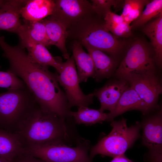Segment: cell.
I'll list each match as a JSON object with an SVG mask.
<instances>
[{
    "label": "cell",
    "mask_w": 162,
    "mask_h": 162,
    "mask_svg": "<svg viewBox=\"0 0 162 162\" xmlns=\"http://www.w3.org/2000/svg\"><path fill=\"white\" fill-rule=\"evenodd\" d=\"M0 46L9 62L8 71L21 79L40 108L63 120L70 118L68 100L55 73L50 72L48 66L31 61L23 49L9 45L4 38H0Z\"/></svg>",
    "instance_id": "cell-1"
},
{
    "label": "cell",
    "mask_w": 162,
    "mask_h": 162,
    "mask_svg": "<svg viewBox=\"0 0 162 162\" xmlns=\"http://www.w3.org/2000/svg\"><path fill=\"white\" fill-rule=\"evenodd\" d=\"M70 120L62 119L39 106L20 125L15 134L25 149L53 142L76 145L81 137L75 136Z\"/></svg>",
    "instance_id": "cell-2"
},
{
    "label": "cell",
    "mask_w": 162,
    "mask_h": 162,
    "mask_svg": "<svg viewBox=\"0 0 162 162\" xmlns=\"http://www.w3.org/2000/svg\"><path fill=\"white\" fill-rule=\"evenodd\" d=\"M39 106L27 87L0 93V129L15 134Z\"/></svg>",
    "instance_id": "cell-3"
},
{
    "label": "cell",
    "mask_w": 162,
    "mask_h": 162,
    "mask_svg": "<svg viewBox=\"0 0 162 162\" xmlns=\"http://www.w3.org/2000/svg\"><path fill=\"white\" fill-rule=\"evenodd\" d=\"M67 32L68 36L76 38L85 47L98 50L113 57L122 47L121 43L105 28L104 23L98 22L92 16L73 25Z\"/></svg>",
    "instance_id": "cell-4"
},
{
    "label": "cell",
    "mask_w": 162,
    "mask_h": 162,
    "mask_svg": "<svg viewBox=\"0 0 162 162\" xmlns=\"http://www.w3.org/2000/svg\"><path fill=\"white\" fill-rule=\"evenodd\" d=\"M111 122L112 128L110 133L91 148L89 156L91 160L98 154L114 158L125 154L140 137V123L128 127L124 118Z\"/></svg>",
    "instance_id": "cell-5"
},
{
    "label": "cell",
    "mask_w": 162,
    "mask_h": 162,
    "mask_svg": "<svg viewBox=\"0 0 162 162\" xmlns=\"http://www.w3.org/2000/svg\"><path fill=\"white\" fill-rule=\"evenodd\" d=\"M154 56L140 40L134 42L114 73L118 79L128 82L134 78L156 74Z\"/></svg>",
    "instance_id": "cell-6"
},
{
    "label": "cell",
    "mask_w": 162,
    "mask_h": 162,
    "mask_svg": "<svg viewBox=\"0 0 162 162\" xmlns=\"http://www.w3.org/2000/svg\"><path fill=\"white\" fill-rule=\"evenodd\" d=\"M91 148L90 141L83 138L74 147L53 142L28 148L26 150L47 162H92L88 153Z\"/></svg>",
    "instance_id": "cell-7"
},
{
    "label": "cell",
    "mask_w": 162,
    "mask_h": 162,
    "mask_svg": "<svg viewBox=\"0 0 162 162\" xmlns=\"http://www.w3.org/2000/svg\"><path fill=\"white\" fill-rule=\"evenodd\" d=\"M62 66L61 72L55 74L59 84L64 90L70 108L88 107L93 103L94 96L92 93L85 94L81 89L73 55L66 62H62Z\"/></svg>",
    "instance_id": "cell-8"
},
{
    "label": "cell",
    "mask_w": 162,
    "mask_h": 162,
    "mask_svg": "<svg viewBox=\"0 0 162 162\" xmlns=\"http://www.w3.org/2000/svg\"><path fill=\"white\" fill-rule=\"evenodd\" d=\"M55 2L54 10L50 16L60 22L67 30L95 13L91 3L87 0H57Z\"/></svg>",
    "instance_id": "cell-9"
},
{
    "label": "cell",
    "mask_w": 162,
    "mask_h": 162,
    "mask_svg": "<svg viewBox=\"0 0 162 162\" xmlns=\"http://www.w3.org/2000/svg\"><path fill=\"white\" fill-rule=\"evenodd\" d=\"M128 82L143 103L144 115L159 109L158 101L162 93V86L160 79L157 74L136 77Z\"/></svg>",
    "instance_id": "cell-10"
},
{
    "label": "cell",
    "mask_w": 162,
    "mask_h": 162,
    "mask_svg": "<svg viewBox=\"0 0 162 162\" xmlns=\"http://www.w3.org/2000/svg\"><path fill=\"white\" fill-rule=\"evenodd\" d=\"M142 144L149 151H162V108L145 118L140 123Z\"/></svg>",
    "instance_id": "cell-11"
},
{
    "label": "cell",
    "mask_w": 162,
    "mask_h": 162,
    "mask_svg": "<svg viewBox=\"0 0 162 162\" xmlns=\"http://www.w3.org/2000/svg\"><path fill=\"white\" fill-rule=\"evenodd\" d=\"M127 81L120 79L111 80L102 87L96 89L92 93L100 104L99 109L104 111L112 112L124 92L129 86Z\"/></svg>",
    "instance_id": "cell-12"
},
{
    "label": "cell",
    "mask_w": 162,
    "mask_h": 162,
    "mask_svg": "<svg viewBox=\"0 0 162 162\" xmlns=\"http://www.w3.org/2000/svg\"><path fill=\"white\" fill-rule=\"evenodd\" d=\"M23 47L28 50V56L33 62L55 68L59 73L62 69V59L59 57H53L44 45L30 40L21 39Z\"/></svg>",
    "instance_id": "cell-13"
},
{
    "label": "cell",
    "mask_w": 162,
    "mask_h": 162,
    "mask_svg": "<svg viewBox=\"0 0 162 162\" xmlns=\"http://www.w3.org/2000/svg\"><path fill=\"white\" fill-rule=\"evenodd\" d=\"M26 0L5 1L0 8V30L17 33L22 25L20 10Z\"/></svg>",
    "instance_id": "cell-14"
},
{
    "label": "cell",
    "mask_w": 162,
    "mask_h": 162,
    "mask_svg": "<svg viewBox=\"0 0 162 162\" xmlns=\"http://www.w3.org/2000/svg\"><path fill=\"white\" fill-rule=\"evenodd\" d=\"M55 0H26L20 10L24 20L39 21L52 14L55 7Z\"/></svg>",
    "instance_id": "cell-15"
},
{
    "label": "cell",
    "mask_w": 162,
    "mask_h": 162,
    "mask_svg": "<svg viewBox=\"0 0 162 162\" xmlns=\"http://www.w3.org/2000/svg\"><path fill=\"white\" fill-rule=\"evenodd\" d=\"M93 61L94 74L93 77L97 82L110 77L116 69V62L111 56L96 49L86 47Z\"/></svg>",
    "instance_id": "cell-16"
},
{
    "label": "cell",
    "mask_w": 162,
    "mask_h": 162,
    "mask_svg": "<svg viewBox=\"0 0 162 162\" xmlns=\"http://www.w3.org/2000/svg\"><path fill=\"white\" fill-rule=\"evenodd\" d=\"M44 24L47 37L50 45L56 46L61 52L64 58H70L66 46V40L68 37L66 28L60 22L49 16L42 20Z\"/></svg>",
    "instance_id": "cell-17"
},
{
    "label": "cell",
    "mask_w": 162,
    "mask_h": 162,
    "mask_svg": "<svg viewBox=\"0 0 162 162\" xmlns=\"http://www.w3.org/2000/svg\"><path fill=\"white\" fill-rule=\"evenodd\" d=\"M132 110H139L143 114V103L134 89L130 86L124 92L113 110L110 112L107 121L111 122L117 116Z\"/></svg>",
    "instance_id": "cell-18"
},
{
    "label": "cell",
    "mask_w": 162,
    "mask_h": 162,
    "mask_svg": "<svg viewBox=\"0 0 162 162\" xmlns=\"http://www.w3.org/2000/svg\"><path fill=\"white\" fill-rule=\"evenodd\" d=\"M82 45L76 41L73 45V56L77 69L80 83L86 82L88 78L93 77L94 65L92 59L89 53L83 50Z\"/></svg>",
    "instance_id": "cell-19"
},
{
    "label": "cell",
    "mask_w": 162,
    "mask_h": 162,
    "mask_svg": "<svg viewBox=\"0 0 162 162\" xmlns=\"http://www.w3.org/2000/svg\"><path fill=\"white\" fill-rule=\"evenodd\" d=\"M17 34L20 39H27L42 44L46 46H50L47 36L45 26L41 21H31L24 20Z\"/></svg>",
    "instance_id": "cell-20"
},
{
    "label": "cell",
    "mask_w": 162,
    "mask_h": 162,
    "mask_svg": "<svg viewBox=\"0 0 162 162\" xmlns=\"http://www.w3.org/2000/svg\"><path fill=\"white\" fill-rule=\"evenodd\" d=\"M142 30L150 39L155 51L156 64L161 68L162 62V14L143 26Z\"/></svg>",
    "instance_id": "cell-21"
},
{
    "label": "cell",
    "mask_w": 162,
    "mask_h": 162,
    "mask_svg": "<svg viewBox=\"0 0 162 162\" xmlns=\"http://www.w3.org/2000/svg\"><path fill=\"white\" fill-rule=\"evenodd\" d=\"M17 136L0 129V156L13 160L25 152Z\"/></svg>",
    "instance_id": "cell-22"
},
{
    "label": "cell",
    "mask_w": 162,
    "mask_h": 162,
    "mask_svg": "<svg viewBox=\"0 0 162 162\" xmlns=\"http://www.w3.org/2000/svg\"><path fill=\"white\" fill-rule=\"evenodd\" d=\"M70 114L75 123L89 125L107 121L109 113H105L99 109L80 106L76 112L71 111Z\"/></svg>",
    "instance_id": "cell-23"
},
{
    "label": "cell",
    "mask_w": 162,
    "mask_h": 162,
    "mask_svg": "<svg viewBox=\"0 0 162 162\" xmlns=\"http://www.w3.org/2000/svg\"><path fill=\"white\" fill-rule=\"evenodd\" d=\"M162 14V0L149 1L141 15L133 22L131 28H135L143 26L151 20L156 18Z\"/></svg>",
    "instance_id": "cell-24"
},
{
    "label": "cell",
    "mask_w": 162,
    "mask_h": 162,
    "mask_svg": "<svg viewBox=\"0 0 162 162\" xmlns=\"http://www.w3.org/2000/svg\"><path fill=\"white\" fill-rule=\"evenodd\" d=\"M149 2L146 0H125L121 14L124 21L130 24L136 20L141 15L144 7Z\"/></svg>",
    "instance_id": "cell-25"
},
{
    "label": "cell",
    "mask_w": 162,
    "mask_h": 162,
    "mask_svg": "<svg viewBox=\"0 0 162 162\" xmlns=\"http://www.w3.org/2000/svg\"><path fill=\"white\" fill-rule=\"evenodd\" d=\"M26 87L23 81L15 74L8 70L0 71V87L9 90L24 88Z\"/></svg>",
    "instance_id": "cell-26"
},
{
    "label": "cell",
    "mask_w": 162,
    "mask_h": 162,
    "mask_svg": "<svg viewBox=\"0 0 162 162\" xmlns=\"http://www.w3.org/2000/svg\"><path fill=\"white\" fill-rule=\"evenodd\" d=\"M104 25L105 28L115 37H128L132 34L130 26L125 21L119 24L104 22Z\"/></svg>",
    "instance_id": "cell-27"
},
{
    "label": "cell",
    "mask_w": 162,
    "mask_h": 162,
    "mask_svg": "<svg viewBox=\"0 0 162 162\" xmlns=\"http://www.w3.org/2000/svg\"><path fill=\"white\" fill-rule=\"evenodd\" d=\"M91 3L94 12L100 16H105L106 14L110 11L112 6H116L121 1L115 0H92Z\"/></svg>",
    "instance_id": "cell-28"
},
{
    "label": "cell",
    "mask_w": 162,
    "mask_h": 162,
    "mask_svg": "<svg viewBox=\"0 0 162 162\" xmlns=\"http://www.w3.org/2000/svg\"><path fill=\"white\" fill-rule=\"evenodd\" d=\"M13 161L14 162H47L34 157L26 151L15 158Z\"/></svg>",
    "instance_id": "cell-29"
},
{
    "label": "cell",
    "mask_w": 162,
    "mask_h": 162,
    "mask_svg": "<svg viewBox=\"0 0 162 162\" xmlns=\"http://www.w3.org/2000/svg\"><path fill=\"white\" fill-rule=\"evenodd\" d=\"M105 22L119 24L122 23L125 21L122 16L114 13L111 11L108 12L104 17Z\"/></svg>",
    "instance_id": "cell-30"
},
{
    "label": "cell",
    "mask_w": 162,
    "mask_h": 162,
    "mask_svg": "<svg viewBox=\"0 0 162 162\" xmlns=\"http://www.w3.org/2000/svg\"><path fill=\"white\" fill-rule=\"evenodd\" d=\"M145 158L146 162H162V151H148Z\"/></svg>",
    "instance_id": "cell-31"
},
{
    "label": "cell",
    "mask_w": 162,
    "mask_h": 162,
    "mask_svg": "<svg viewBox=\"0 0 162 162\" xmlns=\"http://www.w3.org/2000/svg\"><path fill=\"white\" fill-rule=\"evenodd\" d=\"M110 162H134L128 158L125 154H122L114 158Z\"/></svg>",
    "instance_id": "cell-32"
},
{
    "label": "cell",
    "mask_w": 162,
    "mask_h": 162,
    "mask_svg": "<svg viewBox=\"0 0 162 162\" xmlns=\"http://www.w3.org/2000/svg\"><path fill=\"white\" fill-rule=\"evenodd\" d=\"M0 162H14L13 160H11L0 156Z\"/></svg>",
    "instance_id": "cell-33"
},
{
    "label": "cell",
    "mask_w": 162,
    "mask_h": 162,
    "mask_svg": "<svg viewBox=\"0 0 162 162\" xmlns=\"http://www.w3.org/2000/svg\"><path fill=\"white\" fill-rule=\"evenodd\" d=\"M5 1L0 0V8L3 5Z\"/></svg>",
    "instance_id": "cell-34"
}]
</instances>
